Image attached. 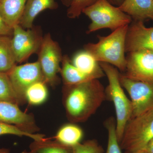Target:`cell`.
I'll use <instances>...</instances> for the list:
<instances>
[{
    "label": "cell",
    "mask_w": 153,
    "mask_h": 153,
    "mask_svg": "<svg viewBox=\"0 0 153 153\" xmlns=\"http://www.w3.org/2000/svg\"><path fill=\"white\" fill-rule=\"evenodd\" d=\"M97 0H72L67 11V16L71 19L78 18L82 11L93 4Z\"/></svg>",
    "instance_id": "25"
},
{
    "label": "cell",
    "mask_w": 153,
    "mask_h": 153,
    "mask_svg": "<svg viewBox=\"0 0 153 153\" xmlns=\"http://www.w3.org/2000/svg\"><path fill=\"white\" fill-rule=\"evenodd\" d=\"M82 13L91 21L88 29V34L102 29H109L114 31L129 25L133 21L130 16L108 0H97L93 4L84 9Z\"/></svg>",
    "instance_id": "4"
},
{
    "label": "cell",
    "mask_w": 153,
    "mask_h": 153,
    "mask_svg": "<svg viewBox=\"0 0 153 153\" xmlns=\"http://www.w3.org/2000/svg\"><path fill=\"white\" fill-rule=\"evenodd\" d=\"M142 50L153 52V27H147L144 22L133 20L127 32L126 52Z\"/></svg>",
    "instance_id": "11"
},
{
    "label": "cell",
    "mask_w": 153,
    "mask_h": 153,
    "mask_svg": "<svg viewBox=\"0 0 153 153\" xmlns=\"http://www.w3.org/2000/svg\"><path fill=\"white\" fill-rule=\"evenodd\" d=\"M153 138V109L131 119L126 126L120 145L126 152L145 149Z\"/></svg>",
    "instance_id": "5"
},
{
    "label": "cell",
    "mask_w": 153,
    "mask_h": 153,
    "mask_svg": "<svg viewBox=\"0 0 153 153\" xmlns=\"http://www.w3.org/2000/svg\"><path fill=\"white\" fill-rule=\"evenodd\" d=\"M128 25L113 31L108 36H97V43H88L84 49L99 63L111 64L124 72L126 65V39Z\"/></svg>",
    "instance_id": "2"
},
{
    "label": "cell",
    "mask_w": 153,
    "mask_h": 153,
    "mask_svg": "<svg viewBox=\"0 0 153 153\" xmlns=\"http://www.w3.org/2000/svg\"><path fill=\"white\" fill-rule=\"evenodd\" d=\"M149 153H153V138L149 142L146 147L144 149Z\"/></svg>",
    "instance_id": "28"
},
{
    "label": "cell",
    "mask_w": 153,
    "mask_h": 153,
    "mask_svg": "<svg viewBox=\"0 0 153 153\" xmlns=\"http://www.w3.org/2000/svg\"><path fill=\"white\" fill-rule=\"evenodd\" d=\"M60 72L65 85H76L96 79L93 76L83 73L71 63L67 55H63Z\"/></svg>",
    "instance_id": "17"
},
{
    "label": "cell",
    "mask_w": 153,
    "mask_h": 153,
    "mask_svg": "<svg viewBox=\"0 0 153 153\" xmlns=\"http://www.w3.org/2000/svg\"><path fill=\"white\" fill-rule=\"evenodd\" d=\"M73 153H104L103 148L96 140L79 143L72 147Z\"/></svg>",
    "instance_id": "26"
},
{
    "label": "cell",
    "mask_w": 153,
    "mask_h": 153,
    "mask_svg": "<svg viewBox=\"0 0 153 153\" xmlns=\"http://www.w3.org/2000/svg\"><path fill=\"white\" fill-rule=\"evenodd\" d=\"M83 137L82 130L77 126L67 124L57 132L55 138L58 143L72 148L80 143Z\"/></svg>",
    "instance_id": "19"
},
{
    "label": "cell",
    "mask_w": 153,
    "mask_h": 153,
    "mask_svg": "<svg viewBox=\"0 0 153 153\" xmlns=\"http://www.w3.org/2000/svg\"><path fill=\"white\" fill-rule=\"evenodd\" d=\"M118 7L133 21H153V0H124Z\"/></svg>",
    "instance_id": "14"
},
{
    "label": "cell",
    "mask_w": 153,
    "mask_h": 153,
    "mask_svg": "<svg viewBox=\"0 0 153 153\" xmlns=\"http://www.w3.org/2000/svg\"><path fill=\"white\" fill-rule=\"evenodd\" d=\"M45 81L35 82L28 88L25 92V97L30 104L38 105L47 100L48 90Z\"/></svg>",
    "instance_id": "21"
},
{
    "label": "cell",
    "mask_w": 153,
    "mask_h": 153,
    "mask_svg": "<svg viewBox=\"0 0 153 153\" xmlns=\"http://www.w3.org/2000/svg\"><path fill=\"white\" fill-rule=\"evenodd\" d=\"M106 126L108 132L106 153H122L117 135L116 123L113 119H111L108 121Z\"/></svg>",
    "instance_id": "24"
},
{
    "label": "cell",
    "mask_w": 153,
    "mask_h": 153,
    "mask_svg": "<svg viewBox=\"0 0 153 153\" xmlns=\"http://www.w3.org/2000/svg\"><path fill=\"white\" fill-rule=\"evenodd\" d=\"M125 153H148L146 151L144 150H141L136 151V152H126Z\"/></svg>",
    "instance_id": "32"
},
{
    "label": "cell",
    "mask_w": 153,
    "mask_h": 153,
    "mask_svg": "<svg viewBox=\"0 0 153 153\" xmlns=\"http://www.w3.org/2000/svg\"><path fill=\"white\" fill-rule=\"evenodd\" d=\"M13 29L5 24L0 16V36H10L13 35Z\"/></svg>",
    "instance_id": "27"
},
{
    "label": "cell",
    "mask_w": 153,
    "mask_h": 153,
    "mask_svg": "<svg viewBox=\"0 0 153 153\" xmlns=\"http://www.w3.org/2000/svg\"><path fill=\"white\" fill-rule=\"evenodd\" d=\"M120 80L130 97L131 118L153 109V83L132 80L122 73L120 74Z\"/></svg>",
    "instance_id": "8"
},
{
    "label": "cell",
    "mask_w": 153,
    "mask_h": 153,
    "mask_svg": "<svg viewBox=\"0 0 153 153\" xmlns=\"http://www.w3.org/2000/svg\"><path fill=\"white\" fill-rule=\"evenodd\" d=\"M0 123L17 126L31 133L38 131L33 116L9 102L0 101Z\"/></svg>",
    "instance_id": "12"
},
{
    "label": "cell",
    "mask_w": 153,
    "mask_h": 153,
    "mask_svg": "<svg viewBox=\"0 0 153 153\" xmlns=\"http://www.w3.org/2000/svg\"><path fill=\"white\" fill-rule=\"evenodd\" d=\"M10 36H0V72L7 73L16 65Z\"/></svg>",
    "instance_id": "18"
},
{
    "label": "cell",
    "mask_w": 153,
    "mask_h": 153,
    "mask_svg": "<svg viewBox=\"0 0 153 153\" xmlns=\"http://www.w3.org/2000/svg\"><path fill=\"white\" fill-rule=\"evenodd\" d=\"M125 71L127 78L140 82L153 83V52L142 50L128 53Z\"/></svg>",
    "instance_id": "9"
},
{
    "label": "cell",
    "mask_w": 153,
    "mask_h": 153,
    "mask_svg": "<svg viewBox=\"0 0 153 153\" xmlns=\"http://www.w3.org/2000/svg\"><path fill=\"white\" fill-rule=\"evenodd\" d=\"M58 5L55 0H27L24 13L19 25L25 29L33 27V22L37 16L45 10H55Z\"/></svg>",
    "instance_id": "13"
},
{
    "label": "cell",
    "mask_w": 153,
    "mask_h": 153,
    "mask_svg": "<svg viewBox=\"0 0 153 153\" xmlns=\"http://www.w3.org/2000/svg\"><path fill=\"white\" fill-rule=\"evenodd\" d=\"M22 153H36L35 152H34V151L31 150V151H30V152H26V151H25V152H22Z\"/></svg>",
    "instance_id": "33"
},
{
    "label": "cell",
    "mask_w": 153,
    "mask_h": 153,
    "mask_svg": "<svg viewBox=\"0 0 153 153\" xmlns=\"http://www.w3.org/2000/svg\"><path fill=\"white\" fill-rule=\"evenodd\" d=\"M0 101L19 105L22 102L12 86L7 74L0 72Z\"/></svg>",
    "instance_id": "22"
},
{
    "label": "cell",
    "mask_w": 153,
    "mask_h": 153,
    "mask_svg": "<svg viewBox=\"0 0 153 153\" xmlns=\"http://www.w3.org/2000/svg\"><path fill=\"white\" fill-rule=\"evenodd\" d=\"M7 74L15 92L22 102L25 99V92L28 87L35 82L45 81L38 61L16 65Z\"/></svg>",
    "instance_id": "10"
},
{
    "label": "cell",
    "mask_w": 153,
    "mask_h": 153,
    "mask_svg": "<svg viewBox=\"0 0 153 153\" xmlns=\"http://www.w3.org/2000/svg\"><path fill=\"white\" fill-rule=\"evenodd\" d=\"M72 1V0H60L63 5L68 7L70 6Z\"/></svg>",
    "instance_id": "30"
},
{
    "label": "cell",
    "mask_w": 153,
    "mask_h": 153,
    "mask_svg": "<svg viewBox=\"0 0 153 153\" xmlns=\"http://www.w3.org/2000/svg\"><path fill=\"white\" fill-rule=\"evenodd\" d=\"M30 149L36 153H73L72 148L48 139L42 141H34L30 145Z\"/></svg>",
    "instance_id": "20"
},
{
    "label": "cell",
    "mask_w": 153,
    "mask_h": 153,
    "mask_svg": "<svg viewBox=\"0 0 153 153\" xmlns=\"http://www.w3.org/2000/svg\"><path fill=\"white\" fill-rule=\"evenodd\" d=\"M65 105L70 120L85 121L96 111L106 97L104 86L98 79L65 85Z\"/></svg>",
    "instance_id": "1"
},
{
    "label": "cell",
    "mask_w": 153,
    "mask_h": 153,
    "mask_svg": "<svg viewBox=\"0 0 153 153\" xmlns=\"http://www.w3.org/2000/svg\"><path fill=\"white\" fill-rule=\"evenodd\" d=\"M71 61L80 71L96 79L103 77L105 74L99 62L85 49L76 52L73 55Z\"/></svg>",
    "instance_id": "15"
},
{
    "label": "cell",
    "mask_w": 153,
    "mask_h": 153,
    "mask_svg": "<svg viewBox=\"0 0 153 153\" xmlns=\"http://www.w3.org/2000/svg\"><path fill=\"white\" fill-rule=\"evenodd\" d=\"M38 54V61L40 63L45 82L54 85L57 79V74L61 70L60 64L63 56L59 44L53 40L49 33L43 38Z\"/></svg>",
    "instance_id": "7"
},
{
    "label": "cell",
    "mask_w": 153,
    "mask_h": 153,
    "mask_svg": "<svg viewBox=\"0 0 153 153\" xmlns=\"http://www.w3.org/2000/svg\"><path fill=\"white\" fill-rule=\"evenodd\" d=\"M0 153H10V150L8 149L2 148L0 149Z\"/></svg>",
    "instance_id": "31"
},
{
    "label": "cell",
    "mask_w": 153,
    "mask_h": 153,
    "mask_svg": "<svg viewBox=\"0 0 153 153\" xmlns=\"http://www.w3.org/2000/svg\"><path fill=\"white\" fill-rule=\"evenodd\" d=\"M111 4L116 6V7H119L121 5L124 0H108Z\"/></svg>",
    "instance_id": "29"
},
{
    "label": "cell",
    "mask_w": 153,
    "mask_h": 153,
    "mask_svg": "<svg viewBox=\"0 0 153 153\" xmlns=\"http://www.w3.org/2000/svg\"><path fill=\"white\" fill-rule=\"evenodd\" d=\"M5 134L27 137L35 141H42L46 139L44 135L31 133L17 126L0 123V136Z\"/></svg>",
    "instance_id": "23"
},
{
    "label": "cell",
    "mask_w": 153,
    "mask_h": 153,
    "mask_svg": "<svg viewBox=\"0 0 153 153\" xmlns=\"http://www.w3.org/2000/svg\"><path fill=\"white\" fill-rule=\"evenodd\" d=\"M13 30L11 44L17 63H22L33 54H38L44 38L40 28L33 27L26 30L17 25Z\"/></svg>",
    "instance_id": "6"
},
{
    "label": "cell",
    "mask_w": 153,
    "mask_h": 153,
    "mask_svg": "<svg viewBox=\"0 0 153 153\" xmlns=\"http://www.w3.org/2000/svg\"><path fill=\"white\" fill-rule=\"evenodd\" d=\"M27 0H0V16L10 27L19 25Z\"/></svg>",
    "instance_id": "16"
},
{
    "label": "cell",
    "mask_w": 153,
    "mask_h": 153,
    "mask_svg": "<svg viewBox=\"0 0 153 153\" xmlns=\"http://www.w3.org/2000/svg\"><path fill=\"white\" fill-rule=\"evenodd\" d=\"M108 79V84L105 90L114 105L116 115V130L119 143L121 140L127 124L132 115V104L124 91L120 80V73L117 68L105 63H99Z\"/></svg>",
    "instance_id": "3"
}]
</instances>
